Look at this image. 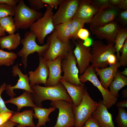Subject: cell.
I'll return each mask as SVG.
<instances>
[{
    "label": "cell",
    "instance_id": "6da1fadb",
    "mask_svg": "<svg viewBox=\"0 0 127 127\" xmlns=\"http://www.w3.org/2000/svg\"><path fill=\"white\" fill-rule=\"evenodd\" d=\"M33 92L31 93L34 103L37 107H42L44 101L64 100L73 103L65 87L60 82L57 86L42 87L35 85L31 87Z\"/></svg>",
    "mask_w": 127,
    "mask_h": 127
},
{
    "label": "cell",
    "instance_id": "7a4b0ae2",
    "mask_svg": "<svg viewBox=\"0 0 127 127\" xmlns=\"http://www.w3.org/2000/svg\"><path fill=\"white\" fill-rule=\"evenodd\" d=\"M114 44L108 43L106 44L99 40L93 41L91 52V66L94 68L107 67L108 65V61L110 58L115 55Z\"/></svg>",
    "mask_w": 127,
    "mask_h": 127
},
{
    "label": "cell",
    "instance_id": "3957f363",
    "mask_svg": "<svg viewBox=\"0 0 127 127\" xmlns=\"http://www.w3.org/2000/svg\"><path fill=\"white\" fill-rule=\"evenodd\" d=\"M36 38L34 33L30 31L26 32L24 38L21 40L20 43L23 47L17 52V55L21 57V62L25 70L28 66V58L29 55L37 52L39 56H42L48 48L49 42L48 40L45 44L40 46L36 43Z\"/></svg>",
    "mask_w": 127,
    "mask_h": 127
},
{
    "label": "cell",
    "instance_id": "277c9868",
    "mask_svg": "<svg viewBox=\"0 0 127 127\" xmlns=\"http://www.w3.org/2000/svg\"><path fill=\"white\" fill-rule=\"evenodd\" d=\"M18 4L14 7L13 18L16 30H26L38 18L43 16V13L27 6L23 0H19Z\"/></svg>",
    "mask_w": 127,
    "mask_h": 127
},
{
    "label": "cell",
    "instance_id": "5b68a950",
    "mask_svg": "<svg viewBox=\"0 0 127 127\" xmlns=\"http://www.w3.org/2000/svg\"><path fill=\"white\" fill-rule=\"evenodd\" d=\"M46 10L43 16L33 23L30 28V31L34 33L39 43L43 44L47 35L55 29L52 17L53 8L49 6L46 7Z\"/></svg>",
    "mask_w": 127,
    "mask_h": 127
},
{
    "label": "cell",
    "instance_id": "8992f818",
    "mask_svg": "<svg viewBox=\"0 0 127 127\" xmlns=\"http://www.w3.org/2000/svg\"><path fill=\"white\" fill-rule=\"evenodd\" d=\"M98 104V102L94 100L90 96L85 88L81 103L77 106L73 107L75 119L74 127H82Z\"/></svg>",
    "mask_w": 127,
    "mask_h": 127
},
{
    "label": "cell",
    "instance_id": "52a82bcc",
    "mask_svg": "<svg viewBox=\"0 0 127 127\" xmlns=\"http://www.w3.org/2000/svg\"><path fill=\"white\" fill-rule=\"evenodd\" d=\"M52 107L59 109V112L55 125L51 127H74L75 123L73 103L64 100L52 101Z\"/></svg>",
    "mask_w": 127,
    "mask_h": 127
},
{
    "label": "cell",
    "instance_id": "ba28073f",
    "mask_svg": "<svg viewBox=\"0 0 127 127\" xmlns=\"http://www.w3.org/2000/svg\"><path fill=\"white\" fill-rule=\"evenodd\" d=\"M49 42L48 48L42 57L46 60H53L57 57L65 58L69 51L71 49L70 40L63 43L57 37L55 29L47 37Z\"/></svg>",
    "mask_w": 127,
    "mask_h": 127
},
{
    "label": "cell",
    "instance_id": "9c48e42d",
    "mask_svg": "<svg viewBox=\"0 0 127 127\" xmlns=\"http://www.w3.org/2000/svg\"><path fill=\"white\" fill-rule=\"evenodd\" d=\"M95 68L89 66L85 72L79 77L80 82L83 84L87 81L91 82L101 92L103 97V104L107 108H110L116 104L117 98L113 95L108 89L104 88L97 78Z\"/></svg>",
    "mask_w": 127,
    "mask_h": 127
},
{
    "label": "cell",
    "instance_id": "30bf717a",
    "mask_svg": "<svg viewBox=\"0 0 127 127\" xmlns=\"http://www.w3.org/2000/svg\"><path fill=\"white\" fill-rule=\"evenodd\" d=\"M76 58L71 49L68 52L66 57L62 60L61 66L64 72L62 78L68 83L79 86L84 84L81 83L79 79V70L76 66Z\"/></svg>",
    "mask_w": 127,
    "mask_h": 127
},
{
    "label": "cell",
    "instance_id": "8fae6325",
    "mask_svg": "<svg viewBox=\"0 0 127 127\" xmlns=\"http://www.w3.org/2000/svg\"><path fill=\"white\" fill-rule=\"evenodd\" d=\"M80 1L63 0L59 6L58 10L53 16L54 25L71 20L77 12Z\"/></svg>",
    "mask_w": 127,
    "mask_h": 127
},
{
    "label": "cell",
    "instance_id": "7c38bea8",
    "mask_svg": "<svg viewBox=\"0 0 127 127\" xmlns=\"http://www.w3.org/2000/svg\"><path fill=\"white\" fill-rule=\"evenodd\" d=\"M120 12V9L110 5L99 11L93 17L90 23V28L92 33L96 29L114 21Z\"/></svg>",
    "mask_w": 127,
    "mask_h": 127
},
{
    "label": "cell",
    "instance_id": "4fadbf2b",
    "mask_svg": "<svg viewBox=\"0 0 127 127\" xmlns=\"http://www.w3.org/2000/svg\"><path fill=\"white\" fill-rule=\"evenodd\" d=\"M75 47L73 53L76 59L80 74H83L89 66L91 57V48L84 46L83 41L74 42Z\"/></svg>",
    "mask_w": 127,
    "mask_h": 127
},
{
    "label": "cell",
    "instance_id": "5bb4252c",
    "mask_svg": "<svg viewBox=\"0 0 127 127\" xmlns=\"http://www.w3.org/2000/svg\"><path fill=\"white\" fill-rule=\"evenodd\" d=\"M12 72L14 77L18 76L19 79L16 85L12 86L10 84H7L5 90L7 94L11 97L16 95L14 92V89H19L24 90L31 93L33 91L30 86L28 76L27 74H24L19 68L18 64L12 67Z\"/></svg>",
    "mask_w": 127,
    "mask_h": 127
},
{
    "label": "cell",
    "instance_id": "9a60e30c",
    "mask_svg": "<svg viewBox=\"0 0 127 127\" xmlns=\"http://www.w3.org/2000/svg\"><path fill=\"white\" fill-rule=\"evenodd\" d=\"M39 65L34 71H29V79L31 87L43 84L45 86L49 75L48 68L46 60L42 56H39Z\"/></svg>",
    "mask_w": 127,
    "mask_h": 127
},
{
    "label": "cell",
    "instance_id": "2e32d148",
    "mask_svg": "<svg viewBox=\"0 0 127 127\" xmlns=\"http://www.w3.org/2000/svg\"><path fill=\"white\" fill-rule=\"evenodd\" d=\"M91 0L80 1L77 12L73 18L79 19L85 24L91 22L94 16L99 11Z\"/></svg>",
    "mask_w": 127,
    "mask_h": 127
},
{
    "label": "cell",
    "instance_id": "e0dca14e",
    "mask_svg": "<svg viewBox=\"0 0 127 127\" xmlns=\"http://www.w3.org/2000/svg\"><path fill=\"white\" fill-rule=\"evenodd\" d=\"M121 28L115 20L95 29L92 33L100 39H104L108 43L115 44L118 33Z\"/></svg>",
    "mask_w": 127,
    "mask_h": 127
},
{
    "label": "cell",
    "instance_id": "ac0fdd59",
    "mask_svg": "<svg viewBox=\"0 0 127 127\" xmlns=\"http://www.w3.org/2000/svg\"><path fill=\"white\" fill-rule=\"evenodd\" d=\"M62 59L58 57L53 60H46L49 73L45 87H52L57 85L62 78L61 62Z\"/></svg>",
    "mask_w": 127,
    "mask_h": 127
},
{
    "label": "cell",
    "instance_id": "d6986e66",
    "mask_svg": "<svg viewBox=\"0 0 127 127\" xmlns=\"http://www.w3.org/2000/svg\"><path fill=\"white\" fill-rule=\"evenodd\" d=\"M99 104L91 116L98 122L100 127H115L111 114L103 104L102 100H100Z\"/></svg>",
    "mask_w": 127,
    "mask_h": 127
},
{
    "label": "cell",
    "instance_id": "ffe728a7",
    "mask_svg": "<svg viewBox=\"0 0 127 127\" xmlns=\"http://www.w3.org/2000/svg\"><path fill=\"white\" fill-rule=\"evenodd\" d=\"M121 66L119 61L110 66L103 68H95L100 78V82L103 87L107 89L108 87L113 80L118 68Z\"/></svg>",
    "mask_w": 127,
    "mask_h": 127
},
{
    "label": "cell",
    "instance_id": "44dd1931",
    "mask_svg": "<svg viewBox=\"0 0 127 127\" xmlns=\"http://www.w3.org/2000/svg\"><path fill=\"white\" fill-rule=\"evenodd\" d=\"M59 82L62 83L70 97L73 102V107L78 106L83 99L85 88V85L76 86L72 84L63 80L62 78Z\"/></svg>",
    "mask_w": 127,
    "mask_h": 127
},
{
    "label": "cell",
    "instance_id": "7402d4cb",
    "mask_svg": "<svg viewBox=\"0 0 127 127\" xmlns=\"http://www.w3.org/2000/svg\"><path fill=\"white\" fill-rule=\"evenodd\" d=\"M33 114L31 110L14 112L8 120L17 123L16 127H36L33 121Z\"/></svg>",
    "mask_w": 127,
    "mask_h": 127
},
{
    "label": "cell",
    "instance_id": "603a6c76",
    "mask_svg": "<svg viewBox=\"0 0 127 127\" xmlns=\"http://www.w3.org/2000/svg\"><path fill=\"white\" fill-rule=\"evenodd\" d=\"M4 102L5 103H11L15 105L17 107V112L24 107L33 108L37 107L33 102L31 93L26 91L20 96L11 97L9 99L4 101Z\"/></svg>",
    "mask_w": 127,
    "mask_h": 127
},
{
    "label": "cell",
    "instance_id": "cb8c5ba5",
    "mask_svg": "<svg viewBox=\"0 0 127 127\" xmlns=\"http://www.w3.org/2000/svg\"><path fill=\"white\" fill-rule=\"evenodd\" d=\"M32 108L34 112L33 117L35 119H38V120L36 127L45 126L46 123L50 120L49 117V114L56 109L55 108L52 107L46 108L36 107Z\"/></svg>",
    "mask_w": 127,
    "mask_h": 127
},
{
    "label": "cell",
    "instance_id": "d4e9b609",
    "mask_svg": "<svg viewBox=\"0 0 127 127\" xmlns=\"http://www.w3.org/2000/svg\"><path fill=\"white\" fill-rule=\"evenodd\" d=\"M21 37L19 33L4 36L0 38V47L1 49L8 50L16 49L20 43Z\"/></svg>",
    "mask_w": 127,
    "mask_h": 127
},
{
    "label": "cell",
    "instance_id": "484cf974",
    "mask_svg": "<svg viewBox=\"0 0 127 127\" xmlns=\"http://www.w3.org/2000/svg\"><path fill=\"white\" fill-rule=\"evenodd\" d=\"M127 85V77L117 70L114 79L109 87V91L114 96L118 98L119 96V92L122 88Z\"/></svg>",
    "mask_w": 127,
    "mask_h": 127
},
{
    "label": "cell",
    "instance_id": "4316f807",
    "mask_svg": "<svg viewBox=\"0 0 127 127\" xmlns=\"http://www.w3.org/2000/svg\"><path fill=\"white\" fill-rule=\"evenodd\" d=\"M71 20L54 25L57 37L63 43L66 42L70 40Z\"/></svg>",
    "mask_w": 127,
    "mask_h": 127
},
{
    "label": "cell",
    "instance_id": "83f0119b",
    "mask_svg": "<svg viewBox=\"0 0 127 127\" xmlns=\"http://www.w3.org/2000/svg\"><path fill=\"white\" fill-rule=\"evenodd\" d=\"M127 29L126 28H121L119 30L115 40L114 45L117 61L120 57L119 52L125 41L127 39Z\"/></svg>",
    "mask_w": 127,
    "mask_h": 127
},
{
    "label": "cell",
    "instance_id": "f1b7e54d",
    "mask_svg": "<svg viewBox=\"0 0 127 127\" xmlns=\"http://www.w3.org/2000/svg\"><path fill=\"white\" fill-rule=\"evenodd\" d=\"M17 57V54L13 52H8L0 49V66H10L13 65Z\"/></svg>",
    "mask_w": 127,
    "mask_h": 127
},
{
    "label": "cell",
    "instance_id": "f546056e",
    "mask_svg": "<svg viewBox=\"0 0 127 127\" xmlns=\"http://www.w3.org/2000/svg\"><path fill=\"white\" fill-rule=\"evenodd\" d=\"M0 24L9 35L14 34L16 30L12 16H8L0 19Z\"/></svg>",
    "mask_w": 127,
    "mask_h": 127
},
{
    "label": "cell",
    "instance_id": "4dcf8cb0",
    "mask_svg": "<svg viewBox=\"0 0 127 127\" xmlns=\"http://www.w3.org/2000/svg\"><path fill=\"white\" fill-rule=\"evenodd\" d=\"M115 120L117 127H127V112L122 107H118Z\"/></svg>",
    "mask_w": 127,
    "mask_h": 127
},
{
    "label": "cell",
    "instance_id": "1f68e13d",
    "mask_svg": "<svg viewBox=\"0 0 127 127\" xmlns=\"http://www.w3.org/2000/svg\"><path fill=\"white\" fill-rule=\"evenodd\" d=\"M85 23L79 19L73 18L71 20V28L69 38L71 39H76L78 32L81 28H83Z\"/></svg>",
    "mask_w": 127,
    "mask_h": 127
},
{
    "label": "cell",
    "instance_id": "d6a6232c",
    "mask_svg": "<svg viewBox=\"0 0 127 127\" xmlns=\"http://www.w3.org/2000/svg\"><path fill=\"white\" fill-rule=\"evenodd\" d=\"M14 7L4 3H0V19L8 16H14Z\"/></svg>",
    "mask_w": 127,
    "mask_h": 127
},
{
    "label": "cell",
    "instance_id": "836d02e7",
    "mask_svg": "<svg viewBox=\"0 0 127 127\" xmlns=\"http://www.w3.org/2000/svg\"><path fill=\"white\" fill-rule=\"evenodd\" d=\"M120 51L122 52V54L119 61L121 66L125 67L127 65V39L125 41Z\"/></svg>",
    "mask_w": 127,
    "mask_h": 127
},
{
    "label": "cell",
    "instance_id": "e575fe53",
    "mask_svg": "<svg viewBox=\"0 0 127 127\" xmlns=\"http://www.w3.org/2000/svg\"><path fill=\"white\" fill-rule=\"evenodd\" d=\"M6 84L4 83L0 87V112H10L14 113V112L7 107L4 101L1 97L2 93L6 89Z\"/></svg>",
    "mask_w": 127,
    "mask_h": 127
},
{
    "label": "cell",
    "instance_id": "d590c367",
    "mask_svg": "<svg viewBox=\"0 0 127 127\" xmlns=\"http://www.w3.org/2000/svg\"><path fill=\"white\" fill-rule=\"evenodd\" d=\"M28 2L31 8L36 11H39L45 6L41 0H28Z\"/></svg>",
    "mask_w": 127,
    "mask_h": 127
},
{
    "label": "cell",
    "instance_id": "8d00e7d4",
    "mask_svg": "<svg viewBox=\"0 0 127 127\" xmlns=\"http://www.w3.org/2000/svg\"><path fill=\"white\" fill-rule=\"evenodd\" d=\"M91 0L94 4L98 8L99 11L101 10L110 5L109 0Z\"/></svg>",
    "mask_w": 127,
    "mask_h": 127
},
{
    "label": "cell",
    "instance_id": "74e56055",
    "mask_svg": "<svg viewBox=\"0 0 127 127\" xmlns=\"http://www.w3.org/2000/svg\"><path fill=\"white\" fill-rule=\"evenodd\" d=\"M115 19L123 25H126L127 24V9L120 12Z\"/></svg>",
    "mask_w": 127,
    "mask_h": 127
},
{
    "label": "cell",
    "instance_id": "f35d334b",
    "mask_svg": "<svg viewBox=\"0 0 127 127\" xmlns=\"http://www.w3.org/2000/svg\"><path fill=\"white\" fill-rule=\"evenodd\" d=\"M89 36L88 31L87 29L82 28L79 29L77 33L76 39L79 38L84 41L89 37Z\"/></svg>",
    "mask_w": 127,
    "mask_h": 127
},
{
    "label": "cell",
    "instance_id": "ab89813d",
    "mask_svg": "<svg viewBox=\"0 0 127 127\" xmlns=\"http://www.w3.org/2000/svg\"><path fill=\"white\" fill-rule=\"evenodd\" d=\"M82 127H100L97 121L91 116L86 121Z\"/></svg>",
    "mask_w": 127,
    "mask_h": 127
},
{
    "label": "cell",
    "instance_id": "60d3db41",
    "mask_svg": "<svg viewBox=\"0 0 127 127\" xmlns=\"http://www.w3.org/2000/svg\"><path fill=\"white\" fill-rule=\"evenodd\" d=\"M44 4H47L51 8H57L63 0H41Z\"/></svg>",
    "mask_w": 127,
    "mask_h": 127
},
{
    "label": "cell",
    "instance_id": "b9f144b4",
    "mask_svg": "<svg viewBox=\"0 0 127 127\" xmlns=\"http://www.w3.org/2000/svg\"><path fill=\"white\" fill-rule=\"evenodd\" d=\"M13 113L10 112H0V126L8 120Z\"/></svg>",
    "mask_w": 127,
    "mask_h": 127
},
{
    "label": "cell",
    "instance_id": "7bdbcfd3",
    "mask_svg": "<svg viewBox=\"0 0 127 127\" xmlns=\"http://www.w3.org/2000/svg\"><path fill=\"white\" fill-rule=\"evenodd\" d=\"M18 0H0V3H4L15 7L18 3Z\"/></svg>",
    "mask_w": 127,
    "mask_h": 127
},
{
    "label": "cell",
    "instance_id": "ee69618b",
    "mask_svg": "<svg viewBox=\"0 0 127 127\" xmlns=\"http://www.w3.org/2000/svg\"><path fill=\"white\" fill-rule=\"evenodd\" d=\"M17 124L16 123L8 120L2 125L1 127H14Z\"/></svg>",
    "mask_w": 127,
    "mask_h": 127
},
{
    "label": "cell",
    "instance_id": "f6af8a7d",
    "mask_svg": "<svg viewBox=\"0 0 127 127\" xmlns=\"http://www.w3.org/2000/svg\"><path fill=\"white\" fill-rule=\"evenodd\" d=\"M117 7L120 9H122L124 10L127 9V0H121Z\"/></svg>",
    "mask_w": 127,
    "mask_h": 127
},
{
    "label": "cell",
    "instance_id": "bcb514c9",
    "mask_svg": "<svg viewBox=\"0 0 127 127\" xmlns=\"http://www.w3.org/2000/svg\"><path fill=\"white\" fill-rule=\"evenodd\" d=\"M116 104V106L118 107H127V100H124L122 101H119L117 102Z\"/></svg>",
    "mask_w": 127,
    "mask_h": 127
},
{
    "label": "cell",
    "instance_id": "7dc6e473",
    "mask_svg": "<svg viewBox=\"0 0 127 127\" xmlns=\"http://www.w3.org/2000/svg\"><path fill=\"white\" fill-rule=\"evenodd\" d=\"M93 42L92 39L88 37L83 41V44L86 46L90 47L92 45Z\"/></svg>",
    "mask_w": 127,
    "mask_h": 127
},
{
    "label": "cell",
    "instance_id": "c3c4849f",
    "mask_svg": "<svg viewBox=\"0 0 127 127\" xmlns=\"http://www.w3.org/2000/svg\"><path fill=\"white\" fill-rule=\"evenodd\" d=\"M121 0H109L110 4L112 6L117 7Z\"/></svg>",
    "mask_w": 127,
    "mask_h": 127
},
{
    "label": "cell",
    "instance_id": "681fc988",
    "mask_svg": "<svg viewBox=\"0 0 127 127\" xmlns=\"http://www.w3.org/2000/svg\"><path fill=\"white\" fill-rule=\"evenodd\" d=\"M6 32L0 24V38L5 35Z\"/></svg>",
    "mask_w": 127,
    "mask_h": 127
},
{
    "label": "cell",
    "instance_id": "f907efd6",
    "mask_svg": "<svg viewBox=\"0 0 127 127\" xmlns=\"http://www.w3.org/2000/svg\"><path fill=\"white\" fill-rule=\"evenodd\" d=\"M122 97L123 98L127 99V88L123 90L122 92Z\"/></svg>",
    "mask_w": 127,
    "mask_h": 127
},
{
    "label": "cell",
    "instance_id": "816d5d0a",
    "mask_svg": "<svg viewBox=\"0 0 127 127\" xmlns=\"http://www.w3.org/2000/svg\"><path fill=\"white\" fill-rule=\"evenodd\" d=\"M121 73L123 75L125 76H127V67H126L123 71L121 72Z\"/></svg>",
    "mask_w": 127,
    "mask_h": 127
},
{
    "label": "cell",
    "instance_id": "f5cc1de1",
    "mask_svg": "<svg viewBox=\"0 0 127 127\" xmlns=\"http://www.w3.org/2000/svg\"><path fill=\"white\" fill-rule=\"evenodd\" d=\"M1 126H0V127H1Z\"/></svg>",
    "mask_w": 127,
    "mask_h": 127
}]
</instances>
